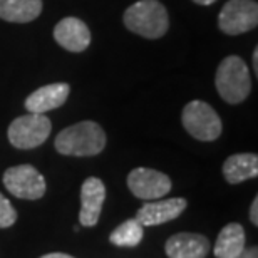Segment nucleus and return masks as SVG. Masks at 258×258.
<instances>
[{"instance_id":"f257e3e1","label":"nucleus","mask_w":258,"mask_h":258,"mask_svg":"<svg viewBox=\"0 0 258 258\" xmlns=\"http://www.w3.org/2000/svg\"><path fill=\"white\" fill-rule=\"evenodd\" d=\"M54 144L66 156H96L106 146V133L94 121H81L62 129Z\"/></svg>"},{"instance_id":"f03ea898","label":"nucleus","mask_w":258,"mask_h":258,"mask_svg":"<svg viewBox=\"0 0 258 258\" xmlns=\"http://www.w3.org/2000/svg\"><path fill=\"white\" fill-rule=\"evenodd\" d=\"M124 25L144 39H159L169 27L166 7L158 0H139L126 9Z\"/></svg>"},{"instance_id":"7ed1b4c3","label":"nucleus","mask_w":258,"mask_h":258,"mask_svg":"<svg viewBox=\"0 0 258 258\" xmlns=\"http://www.w3.org/2000/svg\"><path fill=\"white\" fill-rule=\"evenodd\" d=\"M215 84L221 99L228 104H238V102L245 101L251 91L248 66L238 55H228L218 66Z\"/></svg>"},{"instance_id":"20e7f679","label":"nucleus","mask_w":258,"mask_h":258,"mask_svg":"<svg viewBox=\"0 0 258 258\" xmlns=\"http://www.w3.org/2000/svg\"><path fill=\"white\" fill-rule=\"evenodd\" d=\"M52 122L47 116L29 112L10 122L7 138L17 149H34L49 138Z\"/></svg>"},{"instance_id":"39448f33","label":"nucleus","mask_w":258,"mask_h":258,"mask_svg":"<svg viewBox=\"0 0 258 258\" xmlns=\"http://www.w3.org/2000/svg\"><path fill=\"white\" fill-rule=\"evenodd\" d=\"M181 122L184 129L200 141H215L221 134V119L216 111L203 101H191L184 106Z\"/></svg>"},{"instance_id":"423d86ee","label":"nucleus","mask_w":258,"mask_h":258,"mask_svg":"<svg viewBox=\"0 0 258 258\" xmlns=\"http://www.w3.org/2000/svg\"><path fill=\"white\" fill-rule=\"evenodd\" d=\"M258 24V4L255 0H230L218 17L220 30L228 35L245 34Z\"/></svg>"},{"instance_id":"0eeeda50","label":"nucleus","mask_w":258,"mask_h":258,"mask_svg":"<svg viewBox=\"0 0 258 258\" xmlns=\"http://www.w3.org/2000/svg\"><path fill=\"white\" fill-rule=\"evenodd\" d=\"M4 184L20 200H39L45 195V178L30 164L9 168L4 173Z\"/></svg>"},{"instance_id":"6e6552de","label":"nucleus","mask_w":258,"mask_h":258,"mask_svg":"<svg viewBox=\"0 0 258 258\" xmlns=\"http://www.w3.org/2000/svg\"><path fill=\"white\" fill-rule=\"evenodd\" d=\"M127 188L136 198L159 200L169 193L171 179L156 169L136 168L127 174Z\"/></svg>"},{"instance_id":"1a4fd4ad","label":"nucleus","mask_w":258,"mask_h":258,"mask_svg":"<svg viewBox=\"0 0 258 258\" xmlns=\"http://www.w3.org/2000/svg\"><path fill=\"white\" fill-rule=\"evenodd\" d=\"M106 200V186L99 178H87L81 188V213L82 226H94L101 218V210Z\"/></svg>"},{"instance_id":"9d476101","label":"nucleus","mask_w":258,"mask_h":258,"mask_svg":"<svg viewBox=\"0 0 258 258\" xmlns=\"http://www.w3.org/2000/svg\"><path fill=\"white\" fill-rule=\"evenodd\" d=\"M54 39L71 52H82L91 44V30L81 19L66 17L54 29Z\"/></svg>"},{"instance_id":"9b49d317","label":"nucleus","mask_w":258,"mask_h":258,"mask_svg":"<svg viewBox=\"0 0 258 258\" xmlns=\"http://www.w3.org/2000/svg\"><path fill=\"white\" fill-rule=\"evenodd\" d=\"M186 205L188 203L184 198H171V200L154 201V203H146L138 210L136 220L143 226L166 223V221L176 220L186 210Z\"/></svg>"},{"instance_id":"f8f14e48","label":"nucleus","mask_w":258,"mask_h":258,"mask_svg":"<svg viewBox=\"0 0 258 258\" xmlns=\"http://www.w3.org/2000/svg\"><path fill=\"white\" fill-rule=\"evenodd\" d=\"M71 87L66 82H55L44 87H39L25 99V109L34 114H45L47 111L57 109L69 97Z\"/></svg>"},{"instance_id":"ddd939ff","label":"nucleus","mask_w":258,"mask_h":258,"mask_svg":"<svg viewBox=\"0 0 258 258\" xmlns=\"http://www.w3.org/2000/svg\"><path fill=\"white\" fill-rule=\"evenodd\" d=\"M169 258H205L210 251V240L200 233H176L166 241Z\"/></svg>"},{"instance_id":"4468645a","label":"nucleus","mask_w":258,"mask_h":258,"mask_svg":"<svg viewBox=\"0 0 258 258\" xmlns=\"http://www.w3.org/2000/svg\"><path fill=\"white\" fill-rule=\"evenodd\" d=\"M258 174V156L251 153L233 154L223 164V176L230 184L243 183L246 179L256 178Z\"/></svg>"},{"instance_id":"2eb2a0df","label":"nucleus","mask_w":258,"mask_h":258,"mask_svg":"<svg viewBox=\"0 0 258 258\" xmlns=\"http://www.w3.org/2000/svg\"><path fill=\"white\" fill-rule=\"evenodd\" d=\"M42 12V0H0V19L15 24H27Z\"/></svg>"},{"instance_id":"dca6fc26","label":"nucleus","mask_w":258,"mask_h":258,"mask_svg":"<svg viewBox=\"0 0 258 258\" xmlns=\"http://www.w3.org/2000/svg\"><path fill=\"white\" fill-rule=\"evenodd\" d=\"M245 230L238 223L226 225L220 231L215 243V256L216 258H235L245 250Z\"/></svg>"},{"instance_id":"f3484780","label":"nucleus","mask_w":258,"mask_h":258,"mask_svg":"<svg viewBox=\"0 0 258 258\" xmlns=\"http://www.w3.org/2000/svg\"><path fill=\"white\" fill-rule=\"evenodd\" d=\"M144 236V226L136 218L126 220L109 235V241L116 246H138Z\"/></svg>"},{"instance_id":"a211bd4d","label":"nucleus","mask_w":258,"mask_h":258,"mask_svg":"<svg viewBox=\"0 0 258 258\" xmlns=\"http://www.w3.org/2000/svg\"><path fill=\"white\" fill-rule=\"evenodd\" d=\"M17 221V211L12 203L0 193V228H9Z\"/></svg>"},{"instance_id":"6ab92c4d","label":"nucleus","mask_w":258,"mask_h":258,"mask_svg":"<svg viewBox=\"0 0 258 258\" xmlns=\"http://www.w3.org/2000/svg\"><path fill=\"white\" fill-rule=\"evenodd\" d=\"M250 220L253 225H258V198L253 200L251 203V208H250Z\"/></svg>"},{"instance_id":"aec40b11","label":"nucleus","mask_w":258,"mask_h":258,"mask_svg":"<svg viewBox=\"0 0 258 258\" xmlns=\"http://www.w3.org/2000/svg\"><path fill=\"white\" fill-rule=\"evenodd\" d=\"M235 258H258L256 246H251V248H245L238 256H235Z\"/></svg>"},{"instance_id":"412c9836","label":"nucleus","mask_w":258,"mask_h":258,"mask_svg":"<svg viewBox=\"0 0 258 258\" xmlns=\"http://www.w3.org/2000/svg\"><path fill=\"white\" fill-rule=\"evenodd\" d=\"M40 258H74V256H71L67 253H47V255H44Z\"/></svg>"},{"instance_id":"4be33fe9","label":"nucleus","mask_w":258,"mask_h":258,"mask_svg":"<svg viewBox=\"0 0 258 258\" xmlns=\"http://www.w3.org/2000/svg\"><path fill=\"white\" fill-rule=\"evenodd\" d=\"M253 71H255V74H258V49H255V52H253Z\"/></svg>"},{"instance_id":"5701e85b","label":"nucleus","mask_w":258,"mask_h":258,"mask_svg":"<svg viewBox=\"0 0 258 258\" xmlns=\"http://www.w3.org/2000/svg\"><path fill=\"white\" fill-rule=\"evenodd\" d=\"M193 2L200 5H211V4H215L216 0H193Z\"/></svg>"}]
</instances>
